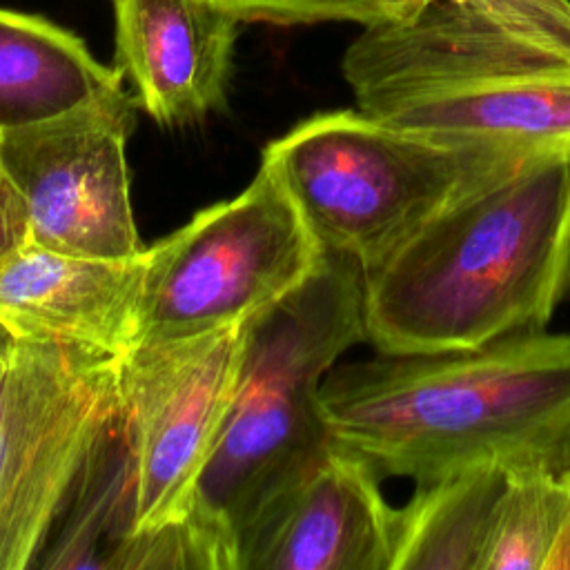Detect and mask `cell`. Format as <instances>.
Returning a JSON list of instances; mask_svg holds the SVG:
<instances>
[{"label":"cell","mask_w":570,"mask_h":570,"mask_svg":"<svg viewBox=\"0 0 570 570\" xmlns=\"http://www.w3.org/2000/svg\"><path fill=\"white\" fill-rule=\"evenodd\" d=\"M318 407L336 448L376 476L430 483L501 468L570 470V334L334 365Z\"/></svg>","instance_id":"6da1fadb"},{"label":"cell","mask_w":570,"mask_h":570,"mask_svg":"<svg viewBox=\"0 0 570 570\" xmlns=\"http://www.w3.org/2000/svg\"><path fill=\"white\" fill-rule=\"evenodd\" d=\"M570 294V149L468 191L363 272L365 341L383 354L543 332Z\"/></svg>","instance_id":"7a4b0ae2"},{"label":"cell","mask_w":570,"mask_h":570,"mask_svg":"<svg viewBox=\"0 0 570 570\" xmlns=\"http://www.w3.org/2000/svg\"><path fill=\"white\" fill-rule=\"evenodd\" d=\"M361 341L363 272L334 252H323L298 287L247 318L234 403L178 523L191 568L236 570L252 521L332 450L318 387Z\"/></svg>","instance_id":"3957f363"},{"label":"cell","mask_w":570,"mask_h":570,"mask_svg":"<svg viewBox=\"0 0 570 570\" xmlns=\"http://www.w3.org/2000/svg\"><path fill=\"white\" fill-rule=\"evenodd\" d=\"M341 69L356 109L387 125L523 154L570 149V49L465 2L363 27Z\"/></svg>","instance_id":"277c9868"},{"label":"cell","mask_w":570,"mask_h":570,"mask_svg":"<svg viewBox=\"0 0 570 570\" xmlns=\"http://www.w3.org/2000/svg\"><path fill=\"white\" fill-rule=\"evenodd\" d=\"M523 151L401 129L361 109L316 114L272 140V167L323 252L372 269Z\"/></svg>","instance_id":"5b68a950"},{"label":"cell","mask_w":570,"mask_h":570,"mask_svg":"<svg viewBox=\"0 0 570 570\" xmlns=\"http://www.w3.org/2000/svg\"><path fill=\"white\" fill-rule=\"evenodd\" d=\"M118 419V358L13 341L0 387V570L38 566Z\"/></svg>","instance_id":"8992f818"},{"label":"cell","mask_w":570,"mask_h":570,"mask_svg":"<svg viewBox=\"0 0 570 570\" xmlns=\"http://www.w3.org/2000/svg\"><path fill=\"white\" fill-rule=\"evenodd\" d=\"M247 318L171 341H140L118 358L125 525L107 568L185 519L234 403Z\"/></svg>","instance_id":"52a82bcc"},{"label":"cell","mask_w":570,"mask_h":570,"mask_svg":"<svg viewBox=\"0 0 570 570\" xmlns=\"http://www.w3.org/2000/svg\"><path fill=\"white\" fill-rule=\"evenodd\" d=\"M145 256L138 343L249 318L298 287L323 249L278 176L261 163L238 196L200 209Z\"/></svg>","instance_id":"ba28073f"},{"label":"cell","mask_w":570,"mask_h":570,"mask_svg":"<svg viewBox=\"0 0 570 570\" xmlns=\"http://www.w3.org/2000/svg\"><path fill=\"white\" fill-rule=\"evenodd\" d=\"M136 107L138 100L116 87L60 116L0 131L29 243L96 258H131L147 249L125 156Z\"/></svg>","instance_id":"9c48e42d"},{"label":"cell","mask_w":570,"mask_h":570,"mask_svg":"<svg viewBox=\"0 0 570 570\" xmlns=\"http://www.w3.org/2000/svg\"><path fill=\"white\" fill-rule=\"evenodd\" d=\"M396 528L376 472L332 445L252 521L236 570H394Z\"/></svg>","instance_id":"30bf717a"},{"label":"cell","mask_w":570,"mask_h":570,"mask_svg":"<svg viewBox=\"0 0 570 570\" xmlns=\"http://www.w3.org/2000/svg\"><path fill=\"white\" fill-rule=\"evenodd\" d=\"M145 252L96 258L24 240L0 258V327L20 343L125 356L138 343Z\"/></svg>","instance_id":"8fae6325"},{"label":"cell","mask_w":570,"mask_h":570,"mask_svg":"<svg viewBox=\"0 0 570 570\" xmlns=\"http://www.w3.org/2000/svg\"><path fill=\"white\" fill-rule=\"evenodd\" d=\"M116 69L163 127H185L225 105L243 20L214 0H111Z\"/></svg>","instance_id":"7c38bea8"},{"label":"cell","mask_w":570,"mask_h":570,"mask_svg":"<svg viewBox=\"0 0 570 570\" xmlns=\"http://www.w3.org/2000/svg\"><path fill=\"white\" fill-rule=\"evenodd\" d=\"M122 78L71 31L0 9V131L60 116L122 87Z\"/></svg>","instance_id":"4fadbf2b"},{"label":"cell","mask_w":570,"mask_h":570,"mask_svg":"<svg viewBox=\"0 0 570 570\" xmlns=\"http://www.w3.org/2000/svg\"><path fill=\"white\" fill-rule=\"evenodd\" d=\"M505 470L476 468L416 483L399 508L394 570H481V550Z\"/></svg>","instance_id":"5bb4252c"},{"label":"cell","mask_w":570,"mask_h":570,"mask_svg":"<svg viewBox=\"0 0 570 570\" xmlns=\"http://www.w3.org/2000/svg\"><path fill=\"white\" fill-rule=\"evenodd\" d=\"M570 543V470L508 472L481 550V570H561Z\"/></svg>","instance_id":"9a60e30c"},{"label":"cell","mask_w":570,"mask_h":570,"mask_svg":"<svg viewBox=\"0 0 570 570\" xmlns=\"http://www.w3.org/2000/svg\"><path fill=\"white\" fill-rule=\"evenodd\" d=\"M243 22L281 27L356 22L361 27L403 18L430 0H214Z\"/></svg>","instance_id":"2e32d148"},{"label":"cell","mask_w":570,"mask_h":570,"mask_svg":"<svg viewBox=\"0 0 570 570\" xmlns=\"http://www.w3.org/2000/svg\"><path fill=\"white\" fill-rule=\"evenodd\" d=\"M490 20L570 49V0H459Z\"/></svg>","instance_id":"e0dca14e"},{"label":"cell","mask_w":570,"mask_h":570,"mask_svg":"<svg viewBox=\"0 0 570 570\" xmlns=\"http://www.w3.org/2000/svg\"><path fill=\"white\" fill-rule=\"evenodd\" d=\"M27 240V218L22 200L4 169L0 151V258Z\"/></svg>","instance_id":"ac0fdd59"},{"label":"cell","mask_w":570,"mask_h":570,"mask_svg":"<svg viewBox=\"0 0 570 570\" xmlns=\"http://www.w3.org/2000/svg\"><path fill=\"white\" fill-rule=\"evenodd\" d=\"M11 336L0 327V387H2V381L7 376V370H9V361H11Z\"/></svg>","instance_id":"d6986e66"},{"label":"cell","mask_w":570,"mask_h":570,"mask_svg":"<svg viewBox=\"0 0 570 570\" xmlns=\"http://www.w3.org/2000/svg\"><path fill=\"white\" fill-rule=\"evenodd\" d=\"M563 570H570V543H568V550H566V557H563Z\"/></svg>","instance_id":"ffe728a7"}]
</instances>
